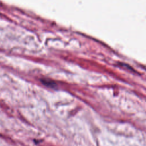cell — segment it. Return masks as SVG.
<instances>
[{
    "mask_svg": "<svg viewBox=\"0 0 146 146\" xmlns=\"http://www.w3.org/2000/svg\"><path fill=\"white\" fill-rule=\"evenodd\" d=\"M42 83L43 84H44L46 86H50L51 87H55V83H54V82H51L50 80H42Z\"/></svg>",
    "mask_w": 146,
    "mask_h": 146,
    "instance_id": "1",
    "label": "cell"
}]
</instances>
